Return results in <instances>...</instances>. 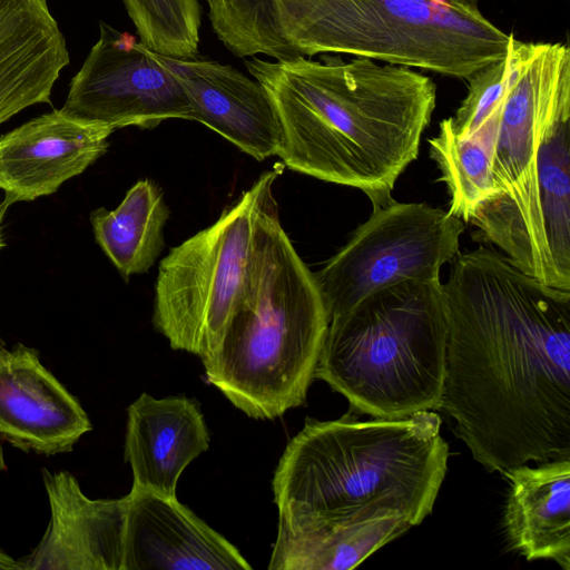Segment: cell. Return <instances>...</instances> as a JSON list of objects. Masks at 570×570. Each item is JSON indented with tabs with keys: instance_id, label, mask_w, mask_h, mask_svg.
<instances>
[{
	"instance_id": "cell-15",
	"label": "cell",
	"mask_w": 570,
	"mask_h": 570,
	"mask_svg": "<svg viewBox=\"0 0 570 570\" xmlns=\"http://www.w3.org/2000/svg\"><path fill=\"white\" fill-rule=\"evenodd\" d=\"M178 75L196 120L257 160L277 156L281 122L265 88L229 65L166 57Z\"/></svg>"
},
{
	"instance_id": "cell-6",
	"label": "cell",
	"mask_w": 570,
	"mask_h": 570,
	"mask_svg": "<svg viewBox=\"0 0 570 570\" xmlns=\"http://www.w3.org/2000/svg\"><path fill=\"white\" fill-rule=\"evenodd\" d=\"M503 89L472 135L491 151L498 195L470 220L479 239L549 286L570 291L551 257L540 206L537 160L549 125L570 110V49L562 42H527L510 33Z\"/></svg>"
},
{
	"instance_id": "cell-25",
	"label": "cell",
	"mask_w": 570,
	"mask_h": 570,
	"mask_svg": "<svg viewBox=\"0 0 570 570\" xmlns=\"http://www.w3.org/2000/svg\"><path fill=\"white\" fill-rule=\"evenodd\" d=\"M8 209V206L2 202L0 203V249L4 246V242L1 234V223L4 216L6 210Z\"/></svg>"
},
{
	"instance_id": "cell-16",
	"label": "cell",
	"mask_w": 570,
	"mask_h": 570,
	"mask_svg": "<svg viewBox=\"0 0 570 570\" xmlns=\"http://www.w3.org/2000/svg\"><path fill=\"white\" fill-rule=\"evenodd\" d=\"M69 62L47 0H0V125L26 108L50 104Z\"/></svg>"
},
{
	"instance_id": "cell-14",
	"label": "cell",
	"mask_w": 570,
	"mask_h": 570,
	"mask_svg": "<svg viewBox=\"0 0 570 570\" xmlns=\"http://www.w3.org/2000/svg\"><path fill=\"white\" fill-rule=\"evenodd\" d=\"M122 570H250L223 535L176 497L131 488L127 494Z\"/></svg>"
},
{
	"instance_id": "cell-5",
	"label": "cell",
	"mask_w": 570,
	"mask_h": 570,
	"mask_svg": "<svg viewBox=\"0 0 570 570\" xmlns=\"http://www.w3.org/2000/svg\"><path fill=\"white\" fill-rule=\"evenodd\" d=\"M448 325L438 281H405L374 292L330 320L315 370L372 417L440 410Z\"/></svg>"
},
{
	"instance_id": "cell-26",
	"label": "cell",
	"mask_w": 570,
	"mask_h": 570,
	"mask_svg": "<svg viewBox=\"0 0 570 570\" xmlns=\"http://www.w3.org/2000/svg\"><path fill=\"white\" fill-rule=\"evenodd\" d=\"M464 1L473 7H478V4H479V0H464Z\"/></svg>"
},
{
	"instance_id": "cell-18",
	"label": "cell",
	"mask_w": 570,
	"mask_h": 570,
	"mask_svg": "<svg viewBox=\"0 0 570 570\" xmlns=\"http://www.w3.org/2000/svg\"><path fill=\"white\" fill-rule=\"evenodd\" d=\"M412 523L395 511L278 518L269 570H347L401 537Z\"/></svg>"
},
{
	"instance_id": "cell-7",
	"label": "cell",
	"mask_w": 570,
	"mask_h": 570,
	"mask_svg": "<svg viewBox=\"0 0 570 570\" xmlns=\"http://www.w3.org/2000/svg\"><path fill=\"white\" fill-rule=\"evenodd\" d=\"M509 38L464 0H337L307 57L345 53L466 80L502 58Z\"/></svg>"
},
{
	"instance_id": "cell-19",
	"label": "cell",
	"mask_w": 570,
	"mask_h": 570,
	"mask_svg": "<svg viewBox=\"0 0 570 570\" xmlns=\"http://www.w3.org/2000/svg\"><path fill=\"white\" fill-rule=\"evenodd\" d=\"M503 527L510 547L527 560L570 569V459L507 470Z\"/></svg>"
},
{
	"instance_id": "cell-20",
	"label": "cell",
	"mask_w": 570,
	"mask_h": 570,
	"mask_svg": "<svg viewBox=\"0 0 570 570\" xmlns=\"http://www.w3.org/2000/svg\"><path fill=\"white\" fill-rule=\"evenodd\" d=\"M337 0H206L212 27L236 57L306 58L308 43Z\"/></svg>"
},
{
	"instance_id": "cell-23",
	"label": "cell",
	"mask_w": 570,
	"mask_h": 570,
	"mask_svg": "<svg viewBox=\"0 0 570 570\" xmlns=\"http://www.w3.org/2000/svg\"><path fill=\"white\" fill-rule=\"evenodd\" d=\"M140 42L169 58H196L200 41L199 0H122Z\"/></svg>"
},
{
	"instance_id": "cell-2",
	"label": "cell",
	"mask_w": 570,
	"mask_h": 570,
	"mask_svg": "<svg viewBox=\"0 0 570 570\" xmlns=\"http://www.w3.org/2000/svg\"><path fill=\"white\" fill-rule=\"evenodd\" d=\"M244 63L273 101L282 129L277 156L289 169L357 188L372 207L393 200L436 105L429 76L327 53Z\"/></svg>"
},
{
	"instance_id": "cell-8",
	"label": "cell",
	"mask_w": 570,
	"mask_h": 570,
	"mask_svg": "<svg viewBox=\"0 0 570 570\" xmlns=\"http://www.w3.org/2000/svg\"><path fill=\"white\" fill-rule=\"evenodd\" d=\"M278 168L249 189L205 229L161 259L153 323L174 350L198 355L218 345L239 295L259 215L273 200Z\"/></svg>"
},
{
	"instance_id": "cell-13",
	"label": "cell",
	"mask_w": 570,
	"mask_h": 570,
	"mask_svg": "<svg viewBox=\"0 0 570 570\" xmlns=\"http://www.w3.org/2000/svg\"><path fill=\"white\" fill-rule=\"evenodd\" d=\"M50 521L21 570H122L127 495L89 499L67 471L42 470Z\"/></svg>"
},
{
	"instance_id": "cell-9",
	"label": "cell",
	"mask_w": 570,
	"mask_h": 570,
	"mask_svg": "<svg viewBox=\"0 0 570 570\" xmlns=\"http://www.w3.org/2000/svg\"><path fill=\"white\" fill-rule=\"evenodd\" d=\"M465 223L426 203L373 206L366 222L314 273L330 320L405 281H438L459 253Z\"/></svg>"
},
{
	"instance_id": "cell-24",
	"label": "cell",
	"mask_w": 570,
	"mask_h": 570,
	"mask_svg": "<svg viewBox=\"0 0 570 570\" xmlns=\"http://www.w3.org/2000/svg\"><path fill=\"white\" fill-rule=\"evenodd\" d=\"M0 570H21L19 561L12 559L0 549Z\"/></svg>"
},
{
	"instance_id": "cell-22",
	"label": "cell",
	"mask_w": 570,
	"mask_h": 570,
	"mask_svg": "<svg viewBox=\"0 0 570 570\" xmlns=\"http://www.w3.org/2000/svg\"><path fill=\"white\" fill-rule=\"evenodd\" d=\"M428 142L430 156L441 171L439 180L445 184L450 196L448 212L470 223L478 208L499 193L489 150L475 137L455 134L450 118L440 122L438 134Z\"/></svg>"
},
{
	"instance_id": "cell-10",
	"label": "cell",
	"mask_w": 570,
	"mask_h": 570,
	"mask_svg": "<svg viewBox=\"0 0 570 570\" xmlns=\"http://www.w3.org/2000/svg\"><path fill=\"white\" fill-rule=\"evenodd\" d=\"M61 111L116 130L190 120L191 106L165 56L100 22L99 39L72 77Z\"/></svg>"
},
{
	"instance_id": "cell-17",
	"label": "cell",
	"mask_w": 570,
	"mask_h": 570,
	"mask_svg": "<svg viewBox=\"0 0 570 570\" xmlns=\"http://www.w3.org/2000/svg\"><path fill=\"white\" fill-rule=\"evenodd\" d=\"M127 413L125 460L132 470V487L176 497L181 472L209 448L199 405L185 396L142 393Z\"/></svg>"
},
{
	"instance_id": "cell-12",
	"label": "cell",
	"mask_w": 570,
	"mask_h": 570,
	"mask_svg": "<svg viewBox=\"0 0 570 570\" xmlns=\"http://www.w3.org/2000/svg\"><path fill=\"white\" fill-rule=\"evenodd\" d=\"M88 415L40 362L38 351L0 337V438L23 451L70 452L88 431Z\"/></svg>"
},
{
	"instance_id": "cell-11",
	"label": "cell",
	"mask_w": 570,
	"mask_h": 570,
	"mask_svg": "<svg viewBox=\"0 0 570 570\" xmlns=\"http://www.w3.org/2000/svg\"><path fill=\"white\" fill-rule=\"evenodd\" d=\"M110 127L56 109L0 136V189L9 207L56 193L108 148Z\"/></svg>"
},
{
	"instance_id": "cell-4",
	"label": "cell",
	"mask_w": 570,
	"mask_h": 570,
	"mask_svg": "<svg viewBox=\"0 0 570 570\" xmlns=\"http://www.w3.org/2000/svg\"><path fill=\"white\" fill-rule=\"evenodd\" d=\"M328 324L314 273L292 245L272 200L258 217L222 338L202 358L207 380L253 419L282 416L305 403Z\"/></svg>"
},
{
	"instance_id": "cell-21",
	"label": "cell",
	"mask_w": 570,
	"mask_h": 570,
	"mask_svg": "<svg viewBox=\"0 0 570 570\" xmlns=\"http://www.w3.org/2000/svg\"><path fill=\"white\" fill-rule=\"evenodd\" d=\"M168 218L163 193L150 179L137 181L117 208L90 213L96 242L125 281L155 264Z\"/></svg>"
},
{
	"instance_id": "cell-1",
	"label": "cell",
	"mask_w": 570,
	"mask_h": 570,
	"mask_svg": "<svg viewBox=\"0 0 570 570\" xmlns=\"http://www.w3.org/2000/svg\"><path fill=\"white\" fill-rule=\"evenodd\" d=\"M450 264L440 410L489 472L570 459V291L490 246Z\"/></svg>"
},
{
	"instance_id": "cell-3",
	"label": "cell",
	"mask_w": 570,
	"mask_h": 570,
	"mask_svg": "<svg viewBox=\"0 0 570 570\" xmlns=\"http://www.w3.org/2000/svg\"><path fill=\"white\" fill-rule=\"evenodd\" d=\"M331 421L307 417L287 443L273 478L278 518H338L395 511L413 527L432 513L448 471L440 415Z\"/></svg>"
}]
</instances>
